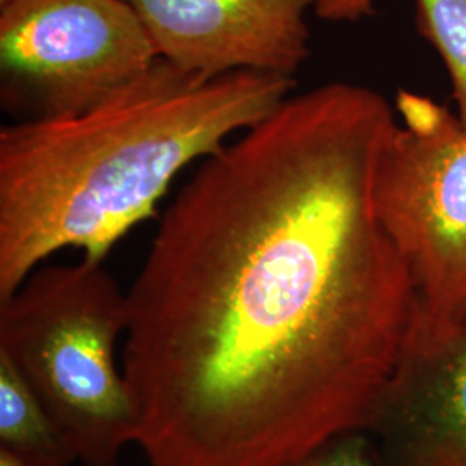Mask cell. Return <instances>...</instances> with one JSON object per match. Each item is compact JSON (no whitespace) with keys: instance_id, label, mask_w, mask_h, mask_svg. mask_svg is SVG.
Masks as SVG:
<instances>
[{"instance_id":"cell-1","label":"cell","mask_w":466,"mask_h":466,"mask_svg":"<svg viewBox=\"0 0 466 466\" xmlns=\"http://www.w3.org/2000/svg\"><path fill=\"white\" fill-rule=\"evenodd\" d=\"M396 123L363 85L289 96L167 206L121 358L150 466H292L367 432L417 311L375 208Z\"/></svg>"},{"instance_id":"cell-2","label":"cell","mask_w":466,"mask_h":466,"mask_svg":"<svg viewBox=\"0 0 466 466\" xmlns=\"http://www.w3.org/2000/svg\"><path fill=\"white\" fill-rule=\"evenodd\" d=\"M294 85L259 71L204 78L159 57L82 113L4 127L0 300L57 250L104 263L178 173L273 113Z\"/></svg>"},{"instance_id":"cell-3","label":"cell","mask_w":466,"mask_h":466,"mask_svg":"<svg viewBox=\"0 0 466 466\" xmlns=\"http://www.w3.org/2000/svg\"><path fill=\"white\" fill-rule=\"evenodd\" d=\"M128 298L104 263L38 267L0 300L5 354L66 433L84 466H121L137 441L134 400L117 368Z\"/></svg>"},{"instance_id":"cell-4","label":"cell","mask_w":466,"mask_h":466,"mask_svg":"<svg viewBox=\"0 0 466 466\" xmlns=\"http://www.w3.org/2000/svg\"><path fill=\"white\" fill-rule=\"evenodd\" d=\"M396 107L375 208L415 289L410 339L433 344L466 327V127L413 92L400 90Z\"/></svg>"},{"instance_id":"cell-5","label":"cell","mask_w":466,"mask_h":466,"mask_svg":"<svg viewBox=\"0 0 466 466\" xmlns=\"http://www.w3.org/2000/svg\"><path fill=\"white\" fill-rule=\"evenodd\" d=\"M156 59L127 0H13L0 7V96L16 121L82 113Z\"/></svg>"},{"instance_id":"cell-6","label":"cell","mask_w":466,"mask_h":466,"mask_svg":"<svg viewBox=\"0 0 466 466\" xmlns=\"http://www.w3.org/2000/svg\"><path fill=\"white\" fill-rule=\"evenodd\" d=\"M159 57L213 78L259 71L294 78L309 57L306 13L318 0H127Z\"/></svg>"},{"instance_id":"cell-7","label":"cell","mask_w":466,"mask_h":466,"mask_svg":"<svg viewBox=\"0 0 466 466\" xmlns=\"http://www.w3.org/2000/svg\"><path fill=\"white\" fill-rule=\"evenodd\" d=\"M368 432L387 466H466V327L442 342L408 339Z\"/></svg>"},{"instance_id":"cell-8","label":"cell","mask_w":466,"mask_h":466,"mask_svg":"<svg viewBox=\"0 0 466 466\" xmlns=\"http://www.w3.org/2000/svg\"><path fill=\"white\" fill-rule=\"evenodd\" d=\"M0 450L32 466L78 461L66 433L5 354H0Z\"/></svg>"},{"instance_id":"cell-9","label":"cell","mask_w":466,"mask_h":466,"mask_svg":"<svg viewBox=\"0 0 466 466\" xmlns=\"http://www.w3.org/2000/svg\"><path fill=\"white\" fill-rule=\"evenodd\" d=\"M417 25L448 67L458 117L466 127V0H417Z\"/></svg>"},{"instance_id":"cell-10","label":"cell","mask_w":466,"mask_h":466,"mask_svg":"<svg viewBox=\"0 0 466 466\" xmlns=\"http://www.w3.org/2000/svg\"><path fill=\"white\" fill-rule=\"evenodd\" d=\"M292 466H379L367 433L340 435Z\"/></svg>"},{"instance_id":"cell-11","label":"cell","mask_w":466,"mask_h":466,"mask_svg":"<svg viewBox=\"0 0 466 466\" xmlns=\"http://www.w3.org/2000/svg\"><path fill=\"white\" fill-rule=\"evenodd\" d=\"M375 0H318L315 13L323 21H358L371 15Z\"/></svg>"},{"instance_id":"cell-12","label":"cell","mask_w":466,"mask_h":466,"mask_svg":"<svg viewBox=\"0 0 466 466\" xmlns=\"http://www.w3.org/2000/svg\"><path fill=\"white\" fill-rule=\"evenodd\" d=\"M0 466H32L26 461L19 460L15 454H11L9 451L0 450Z\"/></svg>"},{"instance_id":"cell-13","label":"cell","mask_w":466,"mask_h":466,"mask_svg":"<svg viewBox=\"0 0 466 466\" xmlns=\"http://www.w3.org/2000/svg\"><path fill=\"white\" fill-rule=\"evenodd\" d=\"M13 0H0V7H4V5H7V4H11Z\"/></svg>"}]
</instances>
